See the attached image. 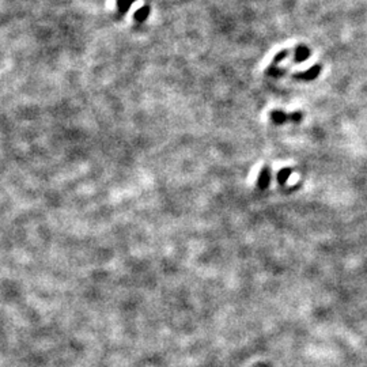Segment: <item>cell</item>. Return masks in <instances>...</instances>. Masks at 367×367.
Returning <instances> with one entry per match:
<instances>
[{
	"label": "cell",
	"instance_id": "1",
	"mask_svg": "<svg viewBox=\"0 0 367 367\" xmlns=\"http://www.w3.org/2000/svg\"><path fill=\"white\" fill-rule=\"evenodd\" d=\"M269 181H271V169L268 166H264L261 169L260 175H259V181H257V188L260 191L268 188Z\"/></svg>",
	"mask_w": 367,
	"mask_h": 367
},
{
	"label": "cell",
	"instance_id": "3",
	"mask_svg": "<svg viewBox=\"0 0 367 367\" xmlns=\"http://www.w3.org/2000/svg\"><path fill=\"white\" fill-rule=\"evenodd\" d=\"M291 173H292V169H291V167H283L282 170L278 173L279 183H282V185L283 183H286L287 179H288V177L291 175Z\"/></svg>",
	"mask_w": 367,
	"mask_h": 367
},
{
	"label": "cell",
	"instance_id": "4",
	"mask_svg": "<svg viewBox=\"0 0 367 367\" xmlns=\"http://www.w3.org/2000/svg\"><path fill=\"white\" fill-rule=\"evenodd\" d=\"M320 67L318 65H316V67H313L312 69H309L308 72H305V74H301L299 75V78H302V79H314V78H317V75L320 74Z\"/></svg>",
	"mask_w": 367,
	"mask_h": 367
},
{
	"label": "cell",
	"instance_id": "2",
	"mask_svg": "<svg viewBox=\"0 0 367 367\" xmlns=\"http://www.w3.org/2000/svg\"><path fill=\"white\" fill-rule=\"evenodd\" d=\"M271 119H272V121L275 124L278 125L286 123L287 120H290L288 119V115H286V113L282 111H273L272 113H271Z\"/></svg>",
	"mask_w": 367,
	"mask_h": 367
},
{
	"label": "cell",
	"instance_id": "5",
	"mask_svg": "<svg viewBox=\"0 0 367 367\" xmlns=\"http://www.w3.org/2000/svg\"><path fill=\"white\" fill-rule=\"evenodd\" d=\"M288 119H290L291 121H295V123H298V121H301V120H302V113H299V112H295V113H292L291 116H288Z\"/></svg>",
	"mask_w": 367,
	"mask_h": 367
}]
</instances>
